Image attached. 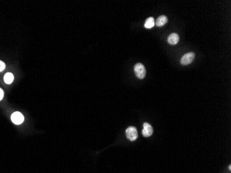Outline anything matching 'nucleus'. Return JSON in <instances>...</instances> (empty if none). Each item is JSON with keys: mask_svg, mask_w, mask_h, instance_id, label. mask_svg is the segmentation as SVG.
Returning a JSON list of instances; mask_svg holds the SVG:
<instances>
[{"mask_svg": "<svg viewBox=\"0 0 231 173\" xmlns=\"http://www.w3.org/2000/svg\"><path fill=\"white\" fill-rule=\"evenodd\" d=\"M134 72H135L137 78H138L139 79H143L145 77L146 69L142 63H136V65L134 66Z\"/></svg>", "mask_w": 231, "mask_h": 173, "instance_id": "f257e3e1", "label": "nucleus"}, {"mask_svg": "<svg viewBox=\"0 0 231 173\" xmlns=\"http://www.w3.org/2000/svg\"><path fill=\"white\" fill-rule=\"evenodd\" d=\"M126 136L131 141H134L138 139V132L135 127L130 126L126 129Z\"/></svg>", "mask_w": 231, "mask_h": 173, "instance_id": "f03ea898", "label": "nucleus"}, {"mask_svg": "<svg viewBox=\"0 0 231 173\" xmlns=\"http://www.w3.org/2000/svg\"><path fill=\"white\" fill-rule=\"evenodd\" d=\"M195 57V55L194 53L190 52L186 53L184 56L181 58V63L183 65H189L190 63L192 62V61L194 60Z\"/></svg>", "mask_w": 231, "mask_h": 173, "instance_id": "7ed1b4c3", "label": "nucleus"}, {"mask_svg": "<svg viewBox=\"0 0 231 173\" xmlns=\"http://www.w3.org/2000/svg\"><path fill=\"white\" fill-rule=\"evenodd\" d=\"M24 116L22 115V113L19 112V111H15L11 115V121L14 124H22L24 122Z\"/></svg>", "mask_w": 231, "mask_h": 173, "instance_id": "20e7f679", "label": "nucleus"}, {"mask_svg": "<svg viewBox=\"0 0 231 173\" xmlns=\"http://www.w3.org/2000/svg\"><path fill=\"white\" fill-rule=\"evenodd\" d=\"M152 133H153V128H152L151 125L148 123H144L143 129L142 131V134H143V136L149 137L152 136Z\"/></svg>", "mask_w": 231, "mask_h": 173, "instance_id": "39448f33", "label": "nucleus"}, {"mask_svg": "<svg viewBox=\"0 0 231 173\" xmlns=\"http://www.w3.org/2000/svg\"><path fill=\"white\" fill-rule=\"evenodd\" d=\"M179 41V36L177 34H172L169 35L168 38H167V42L169 44L172 45H175Z\"/></svg>", "mask_w": 231, "mask_h": 173, "instance_id": "423d86ee", "label": "nucleus"}, {"mask_svg": "<svg viewBox=\"0 0 231 173\" xmlns=\"http://www.w3.org/2000/svg\"><path fill=\"white\" fill-rule=\"evenodd\" d=\"M167 22V17L165 15H161L158 17L155 22L157 26H163Z\"/></svg>", "mask_w": 231, "mask_h": 173, "instance_id": "0eeeda50", "label": "nucleus"}, {"mask_svg": "<svg viewBox=\"0 0 231 173\" xmlns=\"http://www.w3.org/2000/svg\"><path fill=\"white\" fill-rule=\"evenodd\" d=\"M155 25V22H154V19L153 17H148V19H146L145 22L144 26L146 29H152V27L154 26Z\"/></svg>", "mask_w": 231, "mask_h": 173, "instance_id": "6e6552de", "label": "nucleus"}, {"mask_svg": "<svg viewBox=\"0 0 231 173\" xmlns=\"http://www.w3.org/2000/svg\"><path fill=\"white\" fill-rule=\"evenodd\" d=\"M4 82L6 84H11L12 83V81L14 80V76L11 73H7L5 74L4 77Z\"/></svg>", "mask_w": 231, "mask_h": 173, "instance_id": "1a4fd4ad", "label": "nucleus"}, {"mask_svg": "<svg viewBox=\"0 0 231 173\" xmlns=\"http://www.w3.org/2000/svg\"><path fill=\"white\" fill-rule=\"evenodd\" d=\"M6 68V65L5 63L3 62V61L0 60V72H3V71Z\"/></svg>", "mask_w": 231, "mask_h": 173, "instance_id": "9d476101", "label": "nucleus"}, {"mask_svg": "<svg viewBox=\"0 0 231 173\" xmlns=\"http://www.w3.org/2000/svg\"><path fill=\"white\" fill-rule=\"evenodd\" d=\"M4 98V91L0 88V101H2Z\"/></svg>", "mask_w": 231, "mask_h": 173, "instance_id": "9b49d317", "label": "nucleus"}]
</instances>
